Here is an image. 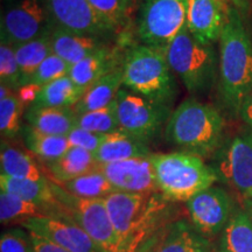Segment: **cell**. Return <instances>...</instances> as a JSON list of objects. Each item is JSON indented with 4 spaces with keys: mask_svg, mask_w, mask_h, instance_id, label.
Returning <instances> with one entry per match:
<instances>
[{
    "mask_svg": "<svg viewBox=\"0 0 252 252\" xmlns=\"http://www.w3.org/2000/svg\"><path fill=\"white\" fill-rule=\"evenodd\" d=\"M104 200L122 252H138L160 230L179 220L176 202L160 191L151 194L115 191Z\"/></svg>",
    "mask_w": 252,
    "mask_h": 252,
    "instance_id": "obj_1",
    "label": "cell"
},
{
    "mask_svg": "<svg viewBox=\"0 0 252 252\" xmlns=\"http://www.w3.org/2000/svg\"><path fill=\"white\" fill-rule=\"evenodd\" d=\"M219 58L220 102L232 118H237L252 90V24L234 8L228 9Z\"/></svg>",
    "mask_w": 252,
    "mask_h": 252,
    "instance_id": "obj_2",
    "label": "cell"
},
{
    "mask_svg": "<svg viewBox=\"0 0 252 252\" xmlns=\"http://www.w3.org/2000/svg\"><path fill=\"white\" fill-rule=\"evenodd\" d=\"M225 123L210 104L189 98L172 112L165 127L167 141L201 158L214 156L224 140Z\"/></svg>",
    "mask_w": 252,
    "mask_h": 252,
    "instance_id": "obj_3",
    "label": "cell"
},
{
    "mask_svg": "<svg viewBox=\"0 0 252 252\" xmlns=\"http://www.w3.org/2000/svg\"><path fill=\"white\" fill-rule=\"evenodd\" d=\"M122 68L123 88L172 108L178 83L166 52L146 45L135 46L124 56Z\"/></svg>",
    "mask_w": 252,
    "mask_h": 252,
    "instance_id": "obj_4",
    "label": "cell"
},
{
    "mask_svg": "<svg viewBox=\"0 0 252 252\" xmlns=\"http://www.w3.org/2000/svg\"><path fill=\"white\" fill-rule=\"evenodd\" d=\"M152 159L158 189L174 202H187L219 181L213 167L195 154L184 151L153 153Z\"/></svg>",
    "mask_w": 252,
    "mask_h": 252,
    "instance_id": "obj_5",
    "label": "cell"
},
{
    "mask_svg": "<svg viewBox=\"0 0 252 252\" xmlns=\"http://www.w3.org/2000/svg\"><path fill=\"white\" fill-rule=\"evenodd\" d=\"M173 72L190 94H206L219 81L220 58L213 45L198 42L187 26L166 50Z\"/></svg>",
    "mask_w": 252,
    "mask_h": 252,
    "instance_id": "obj_6",
    "label": "cell"
},
{
    "mask_svg": "<svg viewBox=\"0 0 252 252\" xmlns=\"http://www.w3.org/2000/svg\"><path fill=\"white\" fill-rule=\"evenodd\" d=\"M213 169L219 181L229 186L242 204L252 198V128L245 126L223 140L214 154Z\"/></svg>",
    "mask_w": 252,
    "mask_h": 252,
    "instance_id": "obj_7",
    "label": "cell"
},
{
    "mask_svg": "<svg viewBox=\"0 0 252 252\" xmlns=\"http://www.w3.org/2000/svg\"><path fill=\"white\" fill-rule=\"evenodd\" d=\"M188 0H145L138 17V36L143 45L166 52L186 27Z\"/></svg>",
    "mask_w": 252,
    "mask_h": 252,
    "instance_id": "obj_8",
    "label": "cell"
},
{
    "mask_svg": "<svg viewBox=\"0 0 252 252\" xmlns=\"http://www.w3.org/2000/svg\"><path fill=\"white\" fill-rule=\"evenodd\" d=\"M117 112L121 130L149 144L161 134L172 115L165 104L122 88L117 94Z\"/></svg>",
    "mask_w": 252,
    "mask_h": 252,
    "instance_id": "obj_9",
    "label": "cell"
},
{
    "mask_svg": "<svg viewBox=\"0 0 252 252\" xmlns=\"http://www.w3.org/2000/svg\"><path fill=\"white\" fill-rule=\"evenodd\" d=\"M55 197L69 219L80 225L91 238L109 252H122L119 239L106 209L104 198H82L53 184Z\"/></svg>",
    "mask_w": 252,
    "mask_h": 252,
    "instance_id": "obj_10",
    "label": "cell"
},
{
    "mask_svg": "<svg viewBox=\"0 0 252 252\" xmlns=\"http://www.w3.org/2000/svg\"><path fill=\"white\" fill-rule=\"evenodd\" d=\"M46 0H12L2 9L1 41L18 46L53 31Z\"/></svg>",
    "mask_w": 252,
    "mask_h": 252,
    "instance_id": "obj_11",
    "label": "cell"
},
{
    "mask_svg": "<svg viewBox=\"0 0 252 252\" xmlns=\"http://www.w3.org/2000/svg\"><path fill=\"white\" fill-rule=\"evenodd\" d=\"M191 225L198 235L209 239L222 234L236 208L225 189L212 186L186 202Z\"/></svg>",
    "mask_w": 252,
    "mask_h": 252,
    "instance_id": "obj_12",
    "label": "cell"
},
{
    "mask_svg": "<svg viewBox=\"0 0 252 252\" xmlns=\"http://www.w3.org/2000/svg\"><path fill=\"white\" fill-rule=\"evenodd\" d=\"M21 225L27 231L48 239L69 252H109L71 220L36 216L26 220Z\"/></svg>",
    "mask_w": 252,
    "mask_h": 252,
    "instance_id": "obj_13",
    "label": "cell"
},
{
    "mask_svg": "<svg viewBox=\"0 0 252 252\" xmlns=\"http://www.w3.org/2000/svg\"><path fill=\"white\" fill-rule=\"evenodd\" d=\"M152 154L149 157L132 158L118 162L98 165V169L117 191L131 194L157 193L159 189Z\"/></svg>",
    "mask_w": 252,
    "mask_h": 252,
    "instance_id": "obj_14",
    "label": "cell"
},
{
    "mask_svg": "<svg viewBox=\"0 0 252 252\" xmlns=\"http://www.w3.org/2000/svg\"><path fill=\"white\" fill-rule=\"evenodd\" d=\"M53 25L70 32L97 37L115 31L91 7L88 0H46Z\"/></svg>",
    "mask_w": 252,
    "mask_h": 252,
    "instance_id": "obj_15",
    "label": "cell"
},
{
    "mask_svg": "<svg viewBox=\"0 0 252 252\" xmlns=\"http://www.w3.org/2000/svg\"><path fill=\"white\" fill-rule=\"evenodd\" d=\"M228 9L219 0H188L186 26L198 42L213 45L220 40L228 18Z\"/></svg>",
    "mask_w": 252,
    "mask_h": 252,
    "instance_id": "obj_16",
    "label": "cell"
},
{
    "mask_svg": "<svg viewBox=\"0 0 252 252\" xmlns=\"http://www.w3.org/2000/svg\"><path fill=\"white\" fill-rule=\"evenodd\" d=\"M203 239L190 222L179 219L160 230L138 252H194Z\"/></svg>",
    "mask_w": 252,
    "mask_h": 252,
    "instance_id": "obj_17",
    "label": "cell"
},
{
    "mask_svg": "<svg viewBox=\"0 0 252 252\" xmlns=\"http://www.w3.org/2000/svg\"><path fill=\"white\" fill-rule=\"evenodd\" d=\"M122 63L123 60L119 56L118 49L105 46L76 64L70 65L68 76L80 89L87 93L91 86L121 67Z\"/></svg>",
    "mask_w": 252,
    "mask_h": 252,
    "instance_id": "obj_18",
    "label": "cell"
},
{
    "mask_svg": "<svg viewBox=\"0 0 252 252\" xmlns=\"http://www.w3.org/2000/svg\"><path fill=\"white\" fill-rule=\"evenodd\" d=\"M50 37L53 53L70 65L76 64L97 50L108 46L102 37L75 33L56 26L53 27Z\"/></svg>",
    "mask_w": 252,
    "mask_h": 252,
    "instance_id": "obj_19",
    "label": "cell"
},
{
    "mask_svg": "<svg viewBox=\"0 0 252 252\" xmlns=\"http://www.w3.org/2000/svg\"><path fill=\"white\" fill-rule=\"evenodd\" d=\"M94 154L98 165H105L132 158L149 157L152 152L149 144L119 128L112 133L105 134L103 143Z\"/></svg>",
    "mask_w": 252,
    "mask_h": 252,
    "instance_id": "obj_20",
    "label": "cell"
},
{
    "mask_svg": "<svg viewBox=\"0 0 252 252\" xmlns=\"http://www.w3.org/2000/svg\"><path fill=\"white\" fill-rule=\"evenodd\" d=\"M25 119L42 133L67 137L76 127L77 115L74 109L30 106L25 112Z\"/></svg>",
    "mask_w": 252,
    "mask_h": 252,
    "instance_id": "obj_21",
    "label": "cell"
},
{
    "mask_svg": "<svg viewBox=\"0 0 252 252\" xmlns=\"http://www.w3.org/2000/svg\"><path fill=\"white\" fill-rule=\"evenodd\" d=\"M123 88V68L122 65L91 86L80 102L74 106L76 115L94 111L105 108L115 102L117 94Z\"/></svg>",
    "mask_w": 252,
    "mask_h": 252,
    "instance_id": "obj_22",
    "label": "cell"
},
{
    "mask_svg": "<svg viewBox=\"0 0 252 252\" xmlns=\"http://www.w3.org/2000/svg\"><path fill=\"white\" fill-rule=\"evenodd\" d=\"M47 166L54 180L61 185L94 171L98 163L93 152L80 147H70L60 159L48 162Z\"/></svg>",
    "mask_w": 252,
    "mask_h": 252,
    "instance_id": "obj_23",
    "label": "cell"
},
{
    "mask_svg": "<svg viewBox=\"0 0 252 252\" xmlns=\"http://www.w3.org/2000/svg\"><path fill=\"white\" fill-rule=\"evenodd\" d=\"M219 252H252V219L236 208L220 237Z\"/></svg>",
    "mask_w": 252,
    "mask_h": 252,
    "instance_id": "obj_24",
    "label": "cell"
},
{
    "mask_svg": "<svg viewBox=\"0 0 252 252\" xmlns=\"http://www.w3.org/2000/svg\"><path fill=\"white\" fill-rule=\"evenodd\" d=\"M0 165H1V174L9 178L47 181V178L40 171L33 158L5 139L1 140Z\"/></svg>",
    "mask_w": 252,
    "mask_h": 252,
    "instance_id": "obj_25",
    "label": "cell"
},
{
    "mask_svg": "<svg viewBox=\"0 0 252 252\" xmlns=\"http://www.w3.org/2000/svg\"><path fill=\"white\" fill-rule=\"evenodd\" d=\"M0 188L6 193L17 195L24 200L41 206H55L58 200L55 197L53 182L34 181L28 179H15L0 175Z\"/></svg>",
    "mask_w": 252,
    "mask_h": 252,
    "instance_id": "obj_26",
    "label": "cell"
},
{
    "mask_svg": "<svg viewBox=\"0 0 252 252\" xmlns=\"http://www.w3.org/2000/svg\"><path fill=\"white\" fill-rule=\"evenodd\" d=\"M86 91L80 89L67 75L41 88L39 96L32 106L74 109Z\"/></svg>",
    "mask_w": 252,
    "mask_h": 252,
    "instance_id": "obj_27",
    "label": "cell"
},
{
    "mask_svg": "<svg viewBox=\"0 0 252 252\" xmlns=\"http://www.w3.org/2000/svg\"><path fill=\"white\" fill-rule=\"evenodd\" d=\"M14 47V46H13ZM15 56L20 68L21 86L30 83L41 63L53 54L50 34L40 36L14 47Z\"/></svg>",
    "mask_w": 252,
    "mask_h": 252,
    "instance_id": "obj_28",
    "label": "cell"
},
{
    "mask_svg": "<svg viewBox=\"0 0 252 252\" xmlns=\"http://www.w3.org/2000/svg\"><path fill=\"white\" fill-rule=\"evenodd\" d=\"M21 132L27 149L47 163L60 159L71 147L67 137L42 133L31 125L24 126Z\"/></svg>",
    "mask_w": 252,
    "mask_h": 252,
    "instance_id": "obj_29",
    "label": "cell"
},
{
    "mask_svg": "<svg viewBox=\"0 0 252 252\" xmlns=\"http://www.w3.org/2000/svg\"><path fill=\"white\" fill-rule=\"evenodd\" d=\"M60 186L69 194L82 198H105L110 194L117 191L105 175L99 171L98 167Z\"/></svg>",
    "mask_w": 252,
    "mask_h": 252,
    "instance_id": "obj_30",
    "label": "cell"
},
{
    "mask_svg": "<svg viewBox=\"0 0 252 252\" xmlns=\"http://www.w3.org/2000/svg\"><path fill=\"white\" fill-rule=\"evenodd\" d=\"M76 126L99 134L112 133L119 130L117 100L103 109L77 115Z\"/></svg>",
    "mask_w": 252,
    "mask_h": 252,
    "instance_id": "obj_31",
    "label": "cell"
},
{
    "mask_svg": "<svg viewBox=\"0 0 252 252\" xmlns=\"http://www.w3.org/2000/svg\"><path fill=\"white\" fill-rule=\"evenodd\" d=\"M97 14L117 32L127 26L134 0H88Z\"/></svg>",
    "mask_w": 252,
    "mask_h": 252,
    "instance_id": "obj_32",
    "label": "cell"
},
{
    "mask_svg": "<svg viewBox=\"0 0 252 252\" xmlns=\"http://www.w3.org/2000/svg\"><path fill=\"white\" fill-rule=\"evenodd\" d=\"M25 108L19 100L17 94H12L7 98L0 99V132L2 139L15 138L23 131L21 117Z\"/></svg>",
    "mask_w": 252,
    "mask_h": 252,
    "instance_id": "obj_33",
    "label": "cell"
},
{
    "mask_svg": "<svg viewBox=\"0 0 252 252\" xmlns=\"http://www.w3.org/2000/svg\"><path fill=\"white\" fill-rule=\"evenodd\" d=\"M0 81L17 91L21 87V74L19 68L14 47L1 41L0 45Z\"/></svg>",
    "mask_w": 252,
    "mask_h": 252,
    "instance_id": "obj_34",
    "label": "cell"
},
{
    "mask_svg": "<svg viewBox=\"0 0 252 252\" xmlns=\"http://www.w3.org/2000/svg\"><path fill=\"white\" fill-rule=\"evenodd\" d=\"M69 69H70V64L53 53L41 63V65L37 68L30 83L43 87L50 83V82L59 80L63 76H67Z\"/></svg>",
    "mask_w": 252,
    "mask_h": 252,
    "instance_id": "obj_35",
    "label": "cell"
},
{
    "mask_svg": "<svg viewBox=\"0 0 252 252\" xmlns=\"http://www.w3.org/2000/svg\"><path fill=\"white\" fill-rule=\"evenodd\" d=\"M0 252H34L30 231L26 229H11L2 232Z\"/></svg>",
    "mask_w": 252,
    "mask_h": 252,
    "instance_id": "obj_36",
    "label": "cell"
},
{
    "mask_svg": "<svg viewBox=\"0 0 252 252\" xmlns=\"http://www.w3.org/2000/svg\"><path fill=\"white\" fill-rule=\"evenodd\" d=\"M104 138H105V134L94 133V132L87 131L84 128L78 127V126H76L67 135V139L71 147H80V149L89 151V152L93 153L98 150Z\"/></svg>",
    "mask_w": 252,
    "mask_h": 252,
    "instance_id": "obj_37",
    "label": "cell"
},
{
    "mask_svg": "<svg viewBox=\"0 0 252 252\" xmlns=\"http://www.w3.org/2000/svg\"><path fill=\"white\" fill-rule=\"evenodd\" d=\"M41 88L42 87L37 86V84L27 83V84H24V86H21L17 91H15L19 100H20V103L23 104L25 109H28L30 106H32L34 103H35L37 96H39L40 94Z\"/></svg>",
    "mask_w": 252,
    "mask_h": 252,
    "instance_id": "obj_38",
    "label": "cell"
},
{
    "mask_svg": "<svg viewBox=\"0 0 252 252\" xmlns=\"http://www.w3.org/2000/svg\"><path fill=\"white\" fill-rule=\"evenodd\" d=\"M30 234L32 242H33L34 252H69L65 249L59 247L53 242L41 237V236L34 234V232H30Z\"/></svg>",
    "mask_w": 252,
    "mask_h": 252,
    "instance_id": "obj_39",
    "label": "cell"
},
{
    "mask_svg": "<svg viewBox=\"0 0 252 252\" xmlns=\"http://www.w3.org/2000/svg\"><path fill=\"white\" fill-rule=\"evenodd\" d=\"M222 5L228 8H234L244 18L251 19L252 0H219Z\"/></svg>",
    "mask_w": 252,
    "mask_h": 252,
    "instance_id": "obj_40",
    "label": "cell"
},
{
    "mask_svg": "<svg viewBox=\"0 0 252 252\" xmlns=\"http://www.w3.org/2000/svg\"><path fill=\"white\" fill-rule=\"evenodd\" d=\"M239 118L245 123V125L250 126L252 128V90L248 96V98L245 99L243 106H242Z\"/></svg>",
    "mask_w": 252,
    "mask_h": 252,
    "instance_id": "obj_41",
    "label": "cell"
},
{
    "mask_svg": "<svg viewBox=\"0 0 252 252\" xmlns=\"http://www.w3.org/2000/svg\"><path fill=\"white\" fill-rule=\"evenodd\" d=\"M194 252H219V251H216L215 249L213 248V245L210 244V242L208 241V239L204 238L202 241V243L198 245V247L196 248V250H195Z\"/></svg>",
    "mask_w": 252,
    "mask_h": 252,
    "instance_id": "obj_42",
    "label": "cell"
},
{
    "mask_svg": "<svg viewBox=\"0 0 252 252\" xmlns=\"http://www.w3.org/2000/svg\"><path fill=\"white\" fill-rule=\"evenodd\" d=\"M243 209L249 214V215H250V217L252 219V198H251V200H249L248 202L244 204Z\"/></svg>",
    "mask_w": 252,
    "mask_h": 252,
    "instance_id": "obj_43",
    "label": "cell"
}]
</instances>
